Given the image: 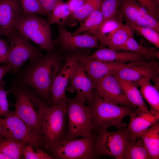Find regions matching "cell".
Wrapping results in <instances>:
<instances>
[{"mask_svg": "<svg viewBox=\"0 0 159 159\" xmlns=\"http://www.w3.org/2000/svg\"><path fill=\"white\" fill-rule=\"evenodd\" d=\"M64 59L60 48L55 46L45 54L30 61L17 73L14 82L31 88L50 105L51 87Z\"/></svg>", "mask_w": 159, "mask_h": 159, "instance_id": "cell-1", "label": "cell"}, {"mask_svg": "<svg viewBox=\"0 0 159 159\" xmlns=\"http://www.w3.org/2000/svg\"><path fill=\"white\" fill-rule=\"evenodd\" d=\"M12 84V92L15 98L14 114L39 138L42 121L50 106L29 87L14 82Z\"/></svg>", "mask_w": 159, "mask_h": 159, "instance_id": "cell-2", "label": "cell"}, {"mask_svg": "<svg viewBox=\"0 0 159 159\" xmlns=\"http://www.w3.org/2000/svg\"><path fill=\"white\" fill-rule=\"evenodd\" d=\"M67 100L50 106L41 124L39 139L42 149L47 153L65 140L66 129Z\"/></svg>", "mask_w": 159, "mask_h": 159, "instance_id": "cell-3", "label": "cell"}, {"mask_svg": "<svg viewBox=\"0 0 159 159\" xmlns=\"http://www.w3.org/2000/svg\"><path fill=\"white\" fill-rule=\"evenodd\" d=\"M87 103L96 132L111 126L118 129L126 127L127 125L122 121L134 110L129 106L110 103L95 93L92 100Z\"/></svg>", "mask_w": 159, "mask_h": 159, "instance_id": "cell-4", "label": "cell"}, {"mask_svg": "<svg viewBox=\"0 0 159 159\" xmlns=\"http://www.w3.org/2000/svg\"><path fill=\"white\" fill-rule=\"evenodd\" d=\"M86 102V98L80 94H77L73 98H67L65 140L88 137L94 132L91 114Z\"/></svg>", "mask_w": 159, "mask_h": 159, "instance_id": "cell-5", "label": "cell"}, {"mask_svg": "<svg viewBox=\"0 0 159 159\" xmlns=\"http://www.w3.org/2000/svg\"><path fill=\"white\" fill-rule=\"evenodd\" d=\"M97 132L88 137L64 140L52 149L48 154L52 159H93L99 158L95 149Z\"/></svg>", "mask_w": 159, "mask_h": 159, "instance_id": "cell-6", "label": "cell"}, {"mask_svg": "<svg viewBox=\"0 0 159 159\" xmlns=\"http://www.w3.org/2000/svg\"><path fill=\"white\" fill-rule=\"evenodd\" d=\"M15 29L37 44L42 49L49 51L54 47L52 32L48 22L33 14L23 15Z\"/></svg>", "mask_w": 159, "mask_h": 159, "instance_id": "cell-7", "label": "cell"}, {"mask_svg": "<svg viewBox=\"0 0 159 159\" xmlns=\"http://www.w3.org/2000/svg\"><path fill=\"white\" fill-rule=\"evenodd\" d=\"M8 35L11 37L6 64H9L12 74L17 73L27 60H33L41 56V49L35 47L29 39L15 29Z\"/></svg>", "mask_w": 159, "mask_h": 159, "instance_id": "cell-8", "label": "cell"}, {"mask_svg": "<svg viewBox=\"0 0 159 159\" xmlns=\"http://www.w3.org/2000/svg\"><path fill=\"white\" fill-rule=\"evenodd\" d=\"M95 149L97 155L123 159L128 139L125 127L115 132L101 129L97 132Z\"/></svg>", "mask_w": 159, "mask_h": 159, "instance_id": "cell-9", "label": "cell"}, {"mask_svg": "<svg viewBox=\"0 0 159 159\" xmlns=\"http://www.w3.org/2000/svg\"><path fill=\"white\" fill-rule=\"evenodd\" d=\"M90 49H80L65 55L64 64L57 75L52 85L50 105L67 100L66 90L72 74L78 62L79 56L83 53L90 54Z\"/></svg>", "mask_w": 159, "mask_h": 159, "instance_id": "cell-10", "label": "cell"}, {"mask_svg": "<svg viewBox=\"0 0 159 159\" xmlns=\"http://www.w3.org/2000/svg\"><path fill=\"white\" fill-rule=\"evenodd\" d=\"M0 138L25 141L35 150L42 149L38 136L14 114L0 117Z\"/></svg>", "mask_w": 159, "mask_h": 159, "instance_id": "cell-11", "label": "cell"}, {"mask_svg": "<svg viewBox=\"0 0 159 159\" xmlns=\"http://www.w3.org/2000/svg\"><path fill=\"white\" fill-rule=\"evenodd\" d=\"M112 73L120 78L136 82L143 78L152 80L159 88V64L157 62H134L123 64Z\"/></svg>", "mask_w": 159, "mask_h": 159, "instance_id": "cell-12", "label": "cell"}, {"mask_svg": "<svg viewBox=\"0 0 159 159\" xmlns=\"http://www.w3.org/2000/svg\"><path fill=\"white\" fill-rule=\"evenodd\" d=\"M58 35L53 40L55 46L59 47L64 55L80 49L99 48L102 47L94 35L85 33L74 35L64 27L58 26Z\"/></svg>", "mask_w": 159, "mask_h": 159, "instance_id": "cell-13", "label": "cell"}, {"mask_svg": "<svg viewBox=\"0 0 159 159\" xmlns=\"http://www.w3.org/2000/svg\"><path fill=\"white\" fill-rule=\"evenodd\" d=\"M94 89L95 94L110 103L129 106L134 109L138 108L126 97L113 73L100 79Z\"/></svg>", "mask_w": 159, "mask_h": 159, "instance_id": "cell-14", "label": "cell"}, {"mask_svg": "<svg viewBox=\"0 0 159 159\" xmlns=\"http://www.w3.org/2000/svg\"><path fill=\"white\" fill-rule=\"evenodd\" d=\"M129 115V123L125 127L129 141L136 140L145 130L159 120V112L152 108L148 112L134 109Z\"/></svg>", "mask_w": 159, "mask_h": 159, "instance_id": "cell-15", "label": "cell"}, {"mask_svg": "<svg viewBox=\"0 0 159 159\" xmlns=\"http://www.w3.org/2000/svg\"><path fill=\"white\" fill-rule=\"evenodd\" d=\"M88 54H82L79 57L78 61L83 66L94 89L100 79L107 74L112 73L124 64L114 61L89 59L87 57Z\"/></svg>", "mask_w": 159, "mask_h": 159, "instance_id": "cell-16", "label": "cell"}, {"mask_svg": "<svg viewBox=\"0 0 159 159\" xmlns=\"http://www.w3.org/2000/svg\"><path fill=\"white\" fill-rule=\"evenodd\" d=\"M70 80V85L67 87V90L72 93L76 92L77 94L83 95L87 103L92 100L94 94L92 84L83 66L78 61Z\"/></svg>", "mask_w": 159, "mask_h": 159, "instance_id": "cell-17", "label": "cell"}, {"mask_svg": "<svg viewBox=\"0 0 159 159\" xmlns=\"http://www.w3.org/2000/svg\"><path fill=\"white\" fill-rule=\"evenodd\" d=\"M23 15L19 0H0V27L13 31Z\"/></svg>", "mask_w": 159, "mask_h": 159, "instance_id": "cell-18", "label": "cell"}, {"mask_svg": "<svg viewBox=\"0 0 159 159\" xmlns=\"http://www.w3.org/2000/svg\"><path fill=\"white\" fill-rule=\"evenodd\" d=\"M90 59L106 61H114L126 64L134 62H148L142 56L135 52L127 51H117L101 47L91 54L87 55Z\"/></svg>", "mask_w": 159, "mask_h": 159, "instance_id": "cell-19", "label": "cell"}, {"mask_svg": "<svg viewBox=\"0 0 159 159\" xmlns=\"http://www.w3.org/2000/svg\"><path fill=\"white\" fill-rule=\"evenodd\" d=\"M134 30L130 25L123 24L112 33L99 41L102 47L107 46L109 49L122 51L128 40L134 36Z\"/></svg>", "mask_w": 159, "mask_h": 159, "instance_id": "cell-20", "label": "cell"}, {"mask_svg": "<svg viewBox=\"0 0 159 159\" xmlns=\"http://www.w3.org/2000/svg\"><path fill=\"white\" fill-rule=\"evenodd\" d=\"M114 74L128 100L137 107L138 110L148 111L149 110L144 101L141 92L138 88L139 86L136 82L121 79Z\"/></svg>", "mask_w": 159, "mask_h": 159, "instance_id": "cell-21", "label": "cell"}, {"mask_svg": "<svg viewBox=\"0 0 159 159\" xmlns=\"http://www.w3.org/2000/svg\"><path fill=\"white\" fill-rule=\"evenodd\" d=\"M148 13L146 8L135 0H120L119 13L127 24L132 25L140 16Z\"/></svg>", "mask_w": 159, "mask_h": 159, "instance_id": "cell-22", "label": "cell"}, {"mask_svg": "<svg viewBox=\"0 0 159 159\" xmlns=\"http://www.w3.org/2000/svg\"><path fill=\"white\" fill-rule=\"evenodd\" d=\"M140 138L143 141L152 159H159V122L145 130Z\"/></svg>", "mask_w": 159, "mask_h": 159, "instance_id": "cell-23", "label": "cell"}, {"mask_svg": "<svg viewBox=\"0 0 159 159\" xmlns=\"http://www.w3.org/2000/svg\"><path fill=\"white\" fill-rule=\"evenodd\" d=\"M103 0H87L82 6L72 11L68 18L66 24L75 26L77 22H81L94 11L100 8Z\"/></svg>", "mask_w": 159, "mask_h": 159, "instance_id": "cell-24", "label": "cell"}, {"mask_svg": "<svg viewBox=\"0 0 159 159\" xmlns=\"http://www.w3.org/2000/svg\"><path fill=\"white\" fill-rule=\"evenodd\" d=\"M135 82L140 87L143 98L151 108L159 112V88L153 85L150 80L146 78H143Z\"/></svg>", "mask_w": 159, "mask_h": 159, "instance_id": "cell-25", "label": "cell"}, {"mask_svg": "<svg viewBox=\"0 0 159 159\" xmlns=\"http://www.w3.org/2000/svg\"><path fill=\"white\" fill-rule=\"evenodd\" d=\"M123 159H152L141 138L128 141L122 155Z\"/></svg>", "mask_w": 159, "mask_h": 159, "instance_id": "cell-26", "label": "cell"}, {"mask_svg": "<svg viewBox=\"0 0 159 159\" xmlns=\"http://www.w3.org/2000/svg\"><path fill=\"white\" fill-rule=\"evenodd\" d=\"M103 21V16L100 8L94 11L80 22V26L73 34L76 35L85 32L92 34L98 30Z\"/></svg>", "mask_w": 159, "mask_h": 159, "instance_id": "cell-27", "label": "cell"}, {"mask_svg": "<svg viewBox=\"0 0 159 159\" xmlns=\"http://www.w3.org/2000/svg\"><path fill=\"white\" fill-rule=\"evenodd\" d=\"M27 144L24 141L0 138V152L10 159H21L23 149Z\"/></svg>", "mask_w": 159, "mask_h": 159, "instance_id": "cell-28", "label": "cell"}, {"mask_svg": "<svg viewBox=\"0 0 159 159\" xmlns=\"http://www.w3.org/2000/svg\"><path fill=\"white\" fill-rule=\"evenodd\" d=\"M72 12L67 3L60 1L48 16V22L49 25L56 24L64 27L67 20Z\"/></svg>", "mask_w": 159, "mask_h": 159, "instance_id": "cell-29", "label": "cell"}, {"mask_svg": "<svg viewBox=\"0 0 159 159\" xmlns=\"http://www.w3.org/2000/svg\"><path fill=\"white\" fill-rule=\"evenodd\" d=\"M122 51L131 52L140 54L148 61L151 59H159V51L156 48L147 47L142 46L135 40L134 36L130 37L128 40Z\"/></svg>", "mask_w": 159, "mask_h": 159, "instance_id": "cell-30", "label": "cell"}, {"mask_svg": "<svg viewBox=\"0 0 159 159\" xmlns=\"http://www.w3.org/2000/svg\"><path fill=\"white\" fill-rule=\"evenodd\" d=\"M123 17L119 14L113 18L104 21L98 30L92 34L100 41L107 37L123 24Z\"/></svg>", "mask_w": 159, "mask_h": 159, "instance_id": "cell-31", "label": "cell"}, {"mask_svg": "<svg viewBox=\"0 0 159 159\" xmlns=\"http://www.w3.org/2000/svg\"><path fill=\"white\" fill-rule=\"evenodd\" d=\"M120 0H103L100 10L103 21L117 16L119 14Z\"/></svg>", "mask_w": 159, "mask_h": 159, "instance_id": "cell-32", "label": "cell"}, {"mask_svg": "<svg viewBox=\"0 0 159 159\" xmlns=\"http://www.w3.org/2000/svg\"><path fill=\"white\" fill-rule=\"evenodd\" d=\"M5 84L2 81L0 85V117H5L14 115L15 111H11L9 110V105L7 100L8 94L12 92L13 88L8 90L4 88Z\"/></svg>", "mask_w": 159, "mask_h": 159, "instance_id": "cell-33", "label": "cell"}, {"mask_svg": "<svg viewBox=\"0 0 159 159\" xmlns=\"http://www.w3.org/2000/svg\"><path fill=\"white\" fill-rule=\"evenodd\" d=\"M134 30L137 31L156 48H159V33L148 27L135 25H130Z\"/></svg>", "mask_w": 159, "mask_h": 159, "instance_id": "cell-34", "label": "cell"}, {"mask_svg": "<svg viewBox=\"0 0 159 159\" xmlns=\"http://www.w3.org/2000/svg\"><path fill=\"white\" fill-rule=\"evenodd\" d=\"M22 8L23 15L36 14L46 15L38 0H19Z\"/></svg>", "mask_w": 159, "mask_h": 159, "instance_id": "cell-35", "label": "cell"}, {"mask_svg": "<svg viewBox=\"0 0 159 159\" xmlns=\"http://www.w3.org/2000/svg\"><path fill=\"white\" fill-rule=\"evenodd\" d=\"M22 155L25 159H52L51 156L43 149L39 148L34 151L32 146L27 144L24 148Z\"/></svg>", "mask_w": 159, "mask_h": 159, "instance_id": "cell-36", "label": "cell"}, {"mask_svg": "<svg viewBox=\"0 0 159 159\" xmlns=\"http://www.w3.org/2000/svg\"><path fill=\"white\" fill-rule=\"evenodd\" d=\"M132 25L150 28L159 33L158 19L149 13L140 16Z\"/></svg>", "mask_w": 159, "mask_h": 159, "instance_id": "cell-37", "label": "cell"}, {"mask_svg": "<svg viewBox=\"0 0 159 159\" xmlns=\"http://www.w3.org/2000/svg\"><path fill=\"white\" fill-rule=\"evenodd\" d=\"M135 0L146 8L149 13L158 19L159 16L158 6L156 5L152 0Z\"/></svg>", "mask_w": 159, "mask_h": 159, "instance_id": "cell-38", "label": "cell"}, {"mask_svg": "<svg viewBox=\"0 0 159 159\" xmlns=\"http://www.w3.org/2000/svg\"><path fill=\"white\" fill-rule=\"evenodd\" d=\"M62 0H38L41 7L47 16L57 4Z\"/></svg>", "mask_w": 159, "mask_h": 159, "instance_id": "cell-39", "label": "cell"}, {"mask_svg": "<svg viewBox=\"0 0 159 159\" xmlns=\"http://www.w3.org/2000/svg\"><path fill=\"white\" fill-rule=\"evenodd\" d=\"M10 45L0 37V63H6Z\"/></svg>", "mask_w": 159, "mask_h": 159, "instance_id": "cell-40", "label": "cell"}, {"mask_svg": "<svg viewBox=\"0 0 159 159\" xmlns=\"http://www.w3.org/2000/svg\"><path fill=\"white\" fill-rule=\"evenodd\" d=\"M87 0H69L67 2L72 12L74 10L79 8Z\"/></svg>", "mask_w": 159, "mask_h": 159, "instance_id": "cell-41", "label": "cell"}, {"mask_svg": "<svg viewBox=\"0 0 159 159\" xmlns=\"http://www.w3.org/2000/svg\"><path fill=\"white\" fill-rule=\"evenodd\" d=\"M11 71V68L8 64H6L0 66V85L2 82V79L5 74Z\"/></svg>", "mask_w": 159, "mask_h": 159, "instance_id": "cell-42", "label": "cell"}, {"mask_svg": "<svg viewBox=\"0 0 159 159\" xmlns=\"http://www.w3.org/2000/svg\"><path fill=\"white\" fill-rule=\"evenodd\" d=\"M12 32L5 30L0 27V37L3 35H8Z\"/></svg>", "mask_w": 159, "mask_h": 159, "instance_id": "cell-43", "label": "cell"}, {"mask_svg": "<svg viewBox=\"0 0 159 159\" xmlns=\"http://www.w3.org/2000/svg\"><path fill=\"white\" fill-rule=\"evenodd\" d=\"M0 159H10L8 156L0 152Z\"/></svg>", "mask_w": 159, "mask_h": 159, "instance_id": "cell-44", "label": "cell"}, {"mask_svg": "<svg viewBox=\"0 0 159 159\" xmlns=\"http://www.w3.org/2000/svg\"><path fill=\"white\" fill-rule=\"evenodd\" d=\"M154 3L157 5L158 6L159 4V0H152Z\"/></svg>", "mask_w": 159, "mask_h": 159, "instance_id": "cell-45", "label": "cell"}]
</instances>
